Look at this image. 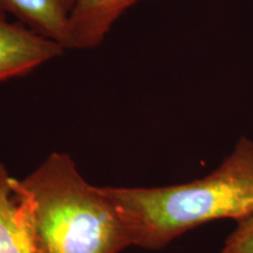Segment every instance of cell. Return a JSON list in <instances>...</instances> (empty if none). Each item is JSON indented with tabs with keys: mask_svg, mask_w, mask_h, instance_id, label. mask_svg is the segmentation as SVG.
Listing matches in <instances>:
<instances>
[{
	"mask_svg": "<svg viewBox=\"0 0 253 253\" xmlns=\"http://www.w3.org/2000/svg\"><path fill=\"white\" fill-rule=\"evenodd\" d=\"M102 189L128 217L135 246L161 250L210 221L253 214V141L240 137L213 171L189 183Z\"/></svg>",
	"mask_w": 253,
	"mask_h": 253,
	"instance_id": "1",
	"label": "cell"
},
{
	"mask_svg": "<svg viewBox=\"0 0 253 253\" xmlns=\"http://www.w3.org/2000/svg\"><path fill=\"white\" fill-rule=\"evenodd\" d=\"M37 253H120L135 246L130 221L102 186L88 183L67 153L54 151L26 178Z\"/></svg>",
	"mask_w": 253,
	"mask_h": 253,
	"instance_id": "2",
	"label": "cell"
},
{
	"mask_svg": "<svg viewBox=\"0 0 253 253\" xmlns=\"http://www.w3.org/2000/svg\"><path fill=\"white\" fill-rule=\"evenodd\" d=\"M66 50L55 41L0 14V84L26 77Z\"/></svg>",
	"mask_w": 253,
	"mask_h": 253,
	"instance_id": "3",
	"label": "cell"
},
{
	"mask_svg": "<svg viewBox=\"0 0 253 253\" xmlns=\"http://www.w3.org/2000/svg\"><path fill=\"white\" fill-rule=\"evenodd\" d=\"M0 253H37L30 199L20 179L0 163Z\"/></svg>",
	"mask_w": 253,
	"mask_h": 253,
	"instance_id": "4",
	"label": "cell"
},
{
	"mask_svg": "<svg viewBox=\"0 0 253 253\" xmlns=\"http://www.w3.org/2000/svg\"><path fill=\"white\" fill-rule=\"evenodd\" d=\"M140 0H78L69 19L68 49L101 46L122 15Z\"/></svg>",
	"mask_w": 253,
	"mask_h": 253,
	"instance_id": "5",
	"label": "cell"
},
{
	"mask_svg": "<svg viewBox=\"0 0 253 253\" xmlns=\"http://www.w3.org/2000/svg\"><path fill=\"white\" fill-rule=\"evenodd\" d=\"M78 0H0V14L68 50L69 19Z\"/></svg>",
	"mask_w": 253,
	"mask_h": 253,
	"instance_id": "6",
	"label": "cell"
},
{
	"mask_svg": "<svg viewBox=\"0 0 253 253\" xmlns=\"http://www.w3.org/2000/svg\"><path fill=\"white\" fill-rule=\"evenodd\" d=\"M221 253H253V214L236 221L224 242Z\"/></svg>",
	"mask_w": 253,
	"mask_h": 253,
	"instance_id": "7",
	"label": "cell"
}]
</instances>
